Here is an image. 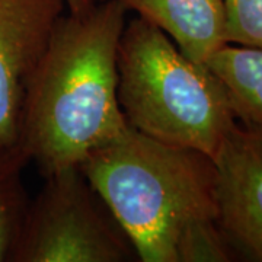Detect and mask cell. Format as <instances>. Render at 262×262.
<instances>
[{
    "instance_id": "6da1fadb",
    "label": "cell",
    "mask_w": 262,
    "mask_h": 262,
    "mask_svg": "<svg viewBox=\"0 0 262 262\" xmlns=\"http://www.w3.org/2000/svg\"><path fill=\"white\" fill-rule=\"evenodd\" d=\"M125 13L120 0H98L57 24L19 118L18 144L42 177L80 166L130 130L117 95Z\"/></svg>"
},
{
    "instance_id": "7a4b0ae2",
    "label": "cell",
    "mask_w": 262,
    "mask_h": 262,
    "mask_svg": "<svg viewBox=\"0 0 262 262\" xmlns=\"http://www.w3.org/2000/svg\"><path fill=\"white\" fill-rule=\"evenodd\" d=\"M141 262H230L217 225L213 158L153 140L130 127L79 166Z\"/></svg>"
},
{
    "instance_id": "3957f363",
    "label": "cell",
    "mask_w": 262,
    "mask_h": 262,
    "mask_svg": "<svg viewBox=\"0 0 262 262\" xmlns=\"http://www.w3.org/2000/svg\"><path fill=\"white\" fill-rule=\"evenodd\" d=\"M117 95L133 130L214 159L237 122L222 80L187 57L149 20L124 25L117 56Z\"/></svg>"
},
{
    "instance_id": "277c9868",
    "label": "cell",
    "mask_w": 262,
    "mask_h": 262,
    "mask_svg": "<svg viewBox=\"0 0 262 262\" xmlns=\"http://www.w3.org/2000/svg\"><path fill=\"white\" fill-rule=\"evenodd\" d=\"M9 262L139 261L130 237L79 166L44 177Z\"/></svg>"
},
{
    "instance_id": "5b68a950",
    "label": "cell",
    "mask_w": 262,
    "mask_h": 262,
    "mask_svg": "<svg viewBox=\"0 0 262 262\" xmlns=\"http://www.w3.org/2000/svg\"><path fill=\"white\" fill-rule=\"evenodd\" d=\"M217 225L234 261L262 262V127L239 121L214 156Z\"/></svg>"
},
{
    "instance_id": "8992f818",
    "label": "cell",
    "mask_w": 262,
    "mask_h": 262,
    "mask_svg": "<svg viewBox=\"0 0 262 262\" xmlns=\"http://www.w3.org/2000/svg\"><path fill=\"white\" fill-rule=\"evenodd\" d=\"M66 9V0H0V141L5 144H18L27 86Z\"/></svg>"
},
{
    "instance_id": "52a82bcc",
    "label": "cell",
    "mask_w": 262,
    "mask_h": 262,
    "mask_svg": "<svg viewBox=\"0 0 262 262\" xmlns=\"http://www.w3.org/2000/svg\"><path fill=\"white\" fill-rule=\"evenodd\" d=\"M124 8L149 20L196 63L227 44L226 0H120Z\"/></svg>"
},
{
    "instance_id": "ba28073f",
    "label": "cell",
    "mask_w": 262,
    "mask_h": 262,
    "mask_svg": "<svg viewBox=\"0 0 262 262\" xmlns=\"http://www.w3.org/2000/svg\"><path fill=\"white\" fill-rule=\"evenodd\" d=\"M206 64L225 84L237 120L262 127V48L226 44Z\"/></svg>"
},
{
    "instance_id": "9c48e42d",
    "label": "cell",
    "mask_w": 262,
    "mask_h": 262,
    "mask_svg": "<svg viewBox=\"0 0 262 262\" xmlns=\"http://www.w3.org/2000/svg\"><path fill=\"white\" fill-rule=\"evenodd\" d=\"M29 159L19 144L0 141V262H9L28 208L22 172Z\"/></svg>"
},
{
    "instance_id": "30bf717a",
    "label": "cell",
    "mask_w": 262,
    "mask_h": 262,
    "mask_svg": "<svg viewBox=\"0 0 262 262\" xmlns=\"http://www.w3.org/2000/svg\"><path fill=\"white\" fill-rule=\"evenodd\" d=\"M226 41L262 48V0H226Z\"/></svg>"
},
{
    "instance_id": "8fae6325",
    "label": "cell",
    "mask_w": 262,
    "mask_h": 262,
    "mask_svg": "<svg viewBox=\"0 0 262 262\" xmlns=\"http://www.w3.org/2000/svg\"><path fill=\"white\" fill-rule=\"evenodd\" d=\"M98 0H66L67 10L70 13H80L84 10L91 9Z\"/></svg>"
}]
</instances>
